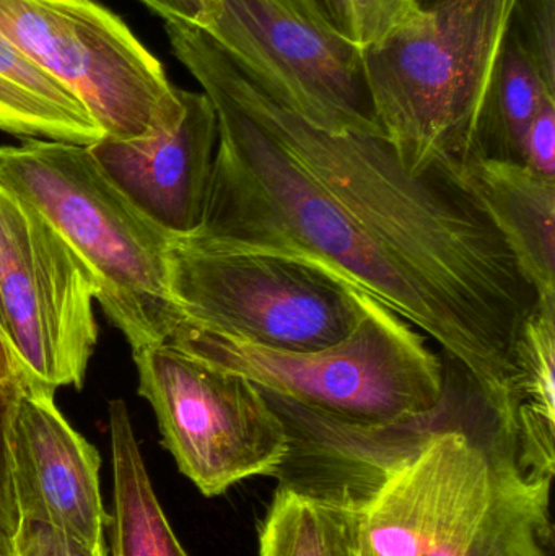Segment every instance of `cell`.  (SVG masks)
I'll list each match as a JSON object with an SVG mask.
<instances>
[{
    "instance_id": "obj_1",
    "label": "cell",
    "mask_w": 555,
    "mask_h": 556,
    "mask_svg": "<svg viewBox=\"0 0 555 556\" xmlns=\"http://www.w3.org/2000/svg\"><path fill=\"white\" fill-rule=\"evenodd\" d=\"M165 31L218 124L201 225L178 240L335 270L440 343L507 428L541 298L463 163L414 173L384 137L326 132L287 110L199 26L165 20Z\"/></svg>"
},
{
    "instance_id": "obj_2",
    "label": "cell",
    "mask_w": 555,
    "mask_h": 556,
    "mask_svg": "<svg viewBox=\"0 0 555 556\" xmlns=\"http://www.w3.org/2000/svg\"><path fill=\"white\" fill-rule=\"evenodd\" d=\"M0 186L77 254L101 309L133 352L172 337L179 323L169 291L173 238L121 194L88 147L46 139L0 147Z\"/></svg>"
},
{
    "instance_id": "obj_3",
    "label": "cell",
    "mask_w": 555,
    "mask_h": 556,
    "mask_svg": "<svg viewBox=\"0 0 555 556\" xmlns=\"http://www.w3.org/2000/svg\"><path fill=\"white\" fill-rule=\"evenodd\" d=\"M169 342L264 391L358 427L422 417L445 401L450 371L422 333L367 294L355 329L316 352H277L178 323Z\"/></svg>"
},
{
    "instance_id": "obj_4",
    "label": "cell",
    "mask_w": 555,
    "mask_h": 556,
    "mask_svg": "<svg viewBox=\"0 0 555 556\" xmlns=\"http://www.w3.org/2000/svg\"><path fill=\"white\" fill-rule=\"evenodd\" d=\"M517 0H433L422 15L362 49L384 137L414 173L465 165L472 129Z\"/></svg>"
},
{
    "instance_id": "obj_5",
    "label": "cell",
    "mask_w": 555,
    "mask_h": 556,
    "mask_svg": "<svg viewBox=\"0 0 555 556\" xmlns=\"http://www.w3.org/2000/svg\"><path fill=\"white\" fill-rule=\"evenodd\" d=\"M179 323L261 349L306 353L336 345L361 320L367 293L328 267L266 251L169 248Z\"/></svg>"
},
{
    "instance_id": "obj_6",
    "label": "cell",
    "mask_w": 555,
    "mask_h": 556,
    "mask_svg": "<svg viewBox=\"0 0 555 556\" xmlns=\"http://www.w3.org/2000/svg\"><path fill=\"white\" fill-rule=\"evenodd\" d=\"M0 35L71 91L104 137L143 139L181 117V90L162 62L94 0H0Z\"/></svg>"
},
{
    "instance_id": "obj_7",
    "label": "cell",
    "mask_w": 555,
    "mask_h": 556,
    "mask_svg": "<svg viewBox=\"0 0 555 556\" xmlns=\"http://www.w3.org/2000/svg\"><path fill=\"white\" fill-rule=\"evenodd\" d=\"M133 356L163 447L202 495H224L251 477L280 476L289 433L256 382L169 340Z\"/></svg>"
},
{
    "instance_id": "obj_8",
    "label": "cell",
    "mask_w": 555,
    "mask_h": 556,
    "mask_svg": "<svg viewBox=\"0 0 555 556\" xmlns=\"http://www.w3.org/2000/svg\"><path fill=\"white\" fill-rule=\"evenodd\" d=\"M97 283L58 231L0 186V332L29 388H84Z\"/></svg>"
},
{
    "instance_id": "obj_9",
    "label": "cell",
    "mask_w": 555,
    "mask_h": 556,
    "mask_svg": "<svg viewBox=\"0 0 555 556\" xmlns=\"http://www.w3.org/2000/svg\"><path fill=\"white\" fill-rule=\"evenodd\" d=\"M202 29L264 93L312 126L384 137L364 52L351 39L303 22L267 0H218Z\"/></svg>"
},
{
    "instance_id": "obj_10",
    "label": "cell",
    "mask_w": 555,
    "mask_h": 556,
    "mask_svg": "<svg viewBox=\"0 0 555 556\" xmlns=\"http://www.w3.org/2000/svg\"><path fill=\"white\" fill-rule=\"evenodd\" d=\"M13 492L22 522H36L108 556L110 515L100 489L101 457L65 420L54 392L22 384L9 427Z\"/></svg>"
},
{
    "instance_id": "obj_11",
    "label": "cell",
    "mask_w": 555,
    "mask_h": 556,
    "mask_svg": "<svg viewBox=\"0 0 555 556\" xmlns=\"http://www.w3.org/2000/svg\"><path fill=\"white\" fill-rule=\"evenodd\" d=\"M182 114L143 139L101 137L88 152L121 194L168 237L194 233L204 215L218 140L217 114L204 91L181 90Z\"/></svg>"
},
{
    "instance_id": "obj_12",
    "label": "cell",
    "mask_w": 555,
    "mask_h": 556,
    "mask_svg": "<svg viewBox=\"0 0 555 556\" xmlns=\"http://www.w3.org/2000/svg\"><path fill=\"white\" fill-rule=\"evenodd\" d=\"M463 166L540 298L555 296V181L520 163L472 160Z\"/></svg>"
},
{
    "instance_id": "obj_13",
    "label": "cell",
    "mask_w": 555,
    "mask_h": 556,
    "mask_svg": "<svg viewBox=\"0 0 555 556\" xmlns=\"http://www.w3.org/2000/svg\"><path fill=\"white\" fill-rule=\"evenodd\" d=\"M491 493L466 556H551V483L554 473L521 466L514 446L495 428Z\"/></svg>"
},
{
    "instance_id": "obj_14",
    "label": "cell",
    "mask_w": 555,
    "mask_h": 556,
    "mask_svg": "<svg viewBox=\"0 0 555 556\" xmlns=\"http://www.w3.org/2000/svg\"><path fill=\"white\" fill-rule=\"evenodd\" d=\"M108 425L113 467V511L108 522L111 556H189L160 505L121 399L108 404Z\"/></svg>"
},
{
    "instance_id": "obj_15",
    "label": "cell",
    "mask_w": 555,
    "mask_h": 556,
    "mask_svg": "<svg viewBox=\"0 0 555 556\" xmlns=\"http://www.w3.org/2000/svg\"><path fill=\"white\" fill-rule=\"evenodd\" d=\"M0 130L88 147L103 137L87 108L0 35Z\"/></svg>"
},
{
    "instance_id": "obj_16",
    "label": "cell",
    "mask_w": 555,
    "mask_h": 556,
    "mask_svg": "<svg viewBox=\"0 0 555 556\" xmlns=\"http://www.w3.org/2000/svg\"><path fill=\"white\" fill-rule=\"evenodd\" d=\"M260 556H362V500L282 483L261 526Z\"/></svg>"
},
{
    "instance_id": "obj_17",
    "label": "cell",
    "mask_w": 555,
    "mask_h": 556,
    "mask_svg": "<svg viewBox=\"0 0 555 556\" xmlns=\"http://www.w3.org/2000/svg\"><path fill=\"white\" fill-rule=\"evenodd\" d=\"M550 97L555 98V91L544 84L537 65L508 26L465 163L491 160L524 165L528 130L541 104Z\"/></svg>"
},
{
    "instance_id": "obj_18",
    "label": "cell",
    "mask_w": 555,
    "mask_h": 556,
    "mask_svg": "<svg viewBox=\"0 0 555 556\" xmlns=\"http://www.w3.org/2000/svg\"><path fill=\"white\" fill-rule=\"evenodd\" d=\"M518 376L512 399L510 438L518 463L554 473L555 296L541 298L518 346Z\"/></svg>"
},
{
    "instance_id": "obj_19",
    "label": "cell",
    "mask_w": 555,
    "mask_h": 556,
    "mask_svg": "<svg viewBox=\"0 0 555 556\" xmlns=\"http://www.w3.org/2000/svg\"><path fill=\"white\" fill-rule=\"evenodd\" d=\"M510 29L555 91V0H517Z\"/></svg>"
},
{
    "instance_id": "obj_20",
    "label": "cell",
    "mask_w": 555,
    "mask_h": 556,
    "mask_svg": "<svg viewBox=\"0 0 555 556\" xmlns=\"http://www.w3.org/2000/svg\"><path fill=\"white\" fill-rule=\"evenodd\" d=\"M352 41L362 49L383 41L424 12L419 0H344Z\"/></svg>"
},
{
    "instance_id": "obj_21",
    "label": "cell",
    "mask_w": 555,
    "mask_h": 556,
    "mask_svg": "<svg viewBox=\"0 0 555 556\" xmlns=\"http://www.w3.org/2000/svg\"><path fill=\"white\" fill-rule=\"evenodd\" d=\"M20 386H0V538L5 539L12 547L22 519H20L15 492H13L9 427L13 397Z\"/></svg>"
},
{
    "instance_id": "obj_22",
    "label": "cell",
    "mask_w": 555,
    "mask_h": 556,
    "mask_svg": "<svg viewBox=\"0 0 555 556\" xmlns=\"http://www.w3.org/2000/svg\"><path fill=\"white\" fill-rule=\"evenodd\" d=\"M524 165L541 176L555 181V98L543 101L525 140Z\"/></svg>"
},
{
    "instance_id": "obj_23",
    "label": "cell",
    "mask_w": 555,
    "mask_h": 556,
    "mask_svg": "<svg viewBox=\"0 0 555 556\" xmlns=\"http://www.w3.org/2000/svg\"><path fill=\"white\" fill-rule=\"evenodd\" d=\"M15 556H103L62 534L58 529L36 522H22L13 542Z\"/></svg>"
},
{
    "instance_id": "obj_24",
    "label": "cell",
    "mask_w": 555,
    "mask_h": 556,
    "mask_svg": "<svg viewBox=\"0 0 555 556\" xmlns=\"http://www.w3.org/2000/svg\"><path fill=\"white\" fill-rule=\"evenodd\" d=\"M277 9L312 23L326 31L351 39L348 10L344 0H267Z\"/></svg>"
},
{
    "instance_id": "obj_25",
    "label": "cell",
    "mask_w": 555,
    "mask_h": 556,
    "mask_svg": "<svg viewBox=\"0 0 555 556\" xmlns=\"http://www.w3.org/2000/svg\"><path fill=\"white\" fill-rule=\"evenodd\" d=\"M163 20H179L204 28L218 0H140Z\"/></svg>"
},
{
    "instance_id": "obj_26",
    "label": "cell",
    "mask_w": 555,
    "mask_h": 556,
    "mask_svg": "<svg viewBox=\"0 0 555 556\" xmlns=\"http://www.w3.org/2000/svg\"><path fill=\"white\" fill-rule=\"evenodd\" d=\"M20 384H26L25 379H23L22 372L0 333V386Z\"/></svg>"
},
{
    "instance_id": "obj_27",
    "label": "cell",
    "mask_w": 555,
    "mask_h": 556,
    "mask_svg": "<svg viewBox=\"0 0 555 556\" xmlns=\"http://www.w3.org/2000/svg\"><path fill=\"white\" fill-rule=\"evenodd\" d=\"M0 556H15L12 545L2 538H0Z\"/></svg>"
},
{
    "instance_id": "obj_28",
    "label": "cell",
    "mask_w": 555,
    "mask_h": 556,
    "mask_svg": "<svg viewBox=\"0 0 555 556\" xmlns=\"http://www.w3.org/2000/svg\"><path fill=\"white\" fill-rule=\"evenodd\" d=\"M419 2H422V0H419Z\"/></svg>"
},
{
    "instance_id": "obj_29",
    "label": "cell",
    "mask_w": 555,
    "mask_h": 556,
    "mask_svg": "<svg viewBox=\"0 0 555 556\" xmlns=\"http://www.w3.org/2000/svg\"><path fill=\"white\" fill-rule=\"evenodd\" d=\"M0 333H2V332H0ZM2 337H3V336H2Z\"/></svg>"
}]
</instances>
